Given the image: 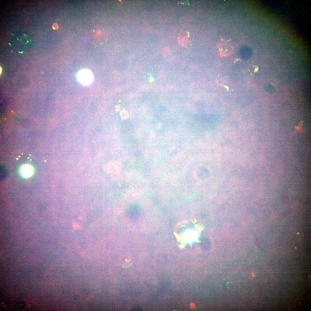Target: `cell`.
Listing matches in <instances>:
<instances>
[{"mask_svg":"<svg viewBox=\"0 0 311 311\" xmlns=\"http://www.w3.org/2000/svg\"><path fill=\"white\" fill-rule=\"evenodd\" d=\"M52 27L54 29H58V24L56 23H54L52 25Z\"/></svg>","mask_w":311,"mask_h":311,"instance_id":"obj_6","label":"cell"},{"mask_svg":"<svg viewBox=\"0 0 311 311\" xmlns=\"http://www.w3.org/2000/svg\"><path fill=\"white\" fill-rule=\"evenodd\" d=\"M228 44V43L225 42H222L221 43L220 46L221 48L220 49H221V51L222 54L226 55H228L231 53L232 49L231 46L230 45L226 48Z\"/></svg>","mask_w":311,"mask_h":311,"instance_id":"obj_4","label":"cell"},{"mask_svg":"<svg viewBox=\"0 0 311 311\" xmlns=\"http://www.w3.org/2000/svg\"><path fill=\"white\" fill-rule=\"evenodd\" d=\"M303 123V122L302 121L300 122L298 126H297L295 127V131L291 133V136H293V135L297 133H298L299 132H303V130L301 128V127L302 126Z\"/></svg>","mask_w":311,"mask_h":311,"instance_id":"obj_5","label":"cell"},{"mask_svg":"<svg viewBox=\"0 0 311 311\" xmlns=\"http://www.w3.org/2000/svg\"><path fill=\"white\" fill-rule=\"evenodd\" d=\"M140 210L139 206L135 204L131 205L128 208L126 215L130 219H138L140 215Z\"/></svg>","mask_w":311,"mask_h":311,"instance_id":"obj_2","label":"cell"},{"mask_svg":"<svg viewBox=\"0 0 311 311\" xmlns=\"http://www.w3.org/2000/svg\"><path fill=\"white\" fill-rule=\"evenodd\" d=\"M77 78L78 81L81 84L84 86H88L93 82L94 76L90 70L84 69L80 70L78 72Z\"/></svg>","mask_w":311,"mask_h":311,"instance_id":"obj_1","label":"cell"},{"mask_svg":"<svg viewBox=\"0 0 311 311\" xmlns=\"http://www.w3.org/2000/svg\"><path fill=\"white\" fill-rule=\"evenodd\" d=\"M21 172L22 175L24 177H30L33 174V168L30 165L25 164L22 167Z\"/></svg>","mask_w":311,"mask_h":311,"instance_id":"obj_3","label":"cell"}]
</instances>
